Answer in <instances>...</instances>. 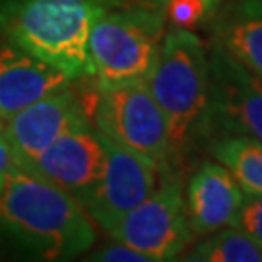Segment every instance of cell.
I'll return each instance as SVG.
<instances>
[{
  "mask_svg": "<svg viewBox=\"0 0 262 262\" xmlns=\"http://www.w3.org/2000/svg\"><path fill=\"white\" fill-rule=\"evenodd\" d=\"M146 84L165 117L175 165L210 146L215 138L210 62L190 29L175 28L161 39Z\"/></svg>",
  "mask_w": 262,
  "mask_h": 262,
  "instance_id": "cell-1",
  "label": "cell"
},
{
  "mask_svg": "<svg viewBox=\"0 0 262 262\" xmlns=\"http://www.w3.org/2000/svg\"><path fill=\"white\" fill-rule=\"evenodd\" d=\"M0 227L47 260L74 258L95 243L94 222L78 198L18 163L0 190Z\"/></svg>",
  "mask_w": 262,
  "mask_h": 262,
  "instance_id": "cell-2",
  "label": "cell"
},
{
  "mask_svg": "<svg viewBox=\"0 0 262 262\" xmlns=\"http://www.w3.org/2000/svg\"><path fill=\"white\" fill-rule=\"evenodd\" d=\"M113 4L115 0H6L0 6V29L8 43L76 80L90 76V31Z\"/></svg>",
  "mask_w": 262,
  "mask_h": 262,
  "instance_id": "cell-3",
  "label": "cell"
},
{
  "mask_svg": "<svg viewBox=\"0 0 262 262\" xmlns=\"http://www.w3.org/2000/svg\"><path fill=\"white\" fill-rule=\"evenodd\" d=\"M165 24V2H138L103 10L88 39L90 76L97 88L142 82L159 53Z\"/></svg>",
  "mask_w": 262,
  "mask_h": 262,
  "instance_id": "cell-4",
  "label": "cell"
},
{
  "mask_svg": "<svg viewBox=\"0 0 262 262\" xmlns=\"http://www.w3.org/2000/svg\"><path fill=\"white\" fill-rule=\"evenodd\" d=\"M92 115L95 128L107 138L146 159L161 175L175 173L165 117L146 80L97 88Z\"/></svg>",
  "mask_w": 262,
  "mask_h": 262,
  "instance_id": "cell-5",
  "label": "cell"
},
{
  "mask_svg": "<svg viewBox=\"0 0 262 262\" xmlns=\"http://www.w3.org/2000/svg\"><path fill=\"white\" fill-rule=\"evenodd\" d=\"M113 239L146 254L150 262L175 260L190 243V225L177 173H165L138 206L109 231Z\"/></svg>",
  "mask_w": 262,
  "mask_h": 262,
  "instance_id": "cell-6",
  "label": "cell"
},
{
  "mask_svg": "<svg viewBox=\"0 0 262 262\" xmlns=\"http://www.w3.org/2000/svg\"><path fill=\"white\" fill-rule=\"evenodd\" d=\"M105 167L99 181L78 202L92 222L109 233L117 222L158 187L161 173L134 151L103 134Z\"/></svg>",
  "mask_w": 262,
  "mask_h": 262,
  "instance_id": "cell-7",
  "label": "cell"
},
{
  "mask_svg": "<svg viewBox=\"0 0 262 262\" xmlns=\"http://www.w3.org/2000/svg\"><path fill=\"white\" fill-rule=\"evenodd\" d=\"M18 165L80 200L103 173V134L84 117L68 126L39 156Z\"/></svg>",
  "mask_w": 262,
  "mask_h": 262,
  "instance_id": "cell-8",
  "label": "cell"
},
{
  "mask_svg": "<svg viewBox=\"0 0 262 262\" xmlns=\"http://www.w3.org/2000/svg\"><path fill=\"white\" fill-rule=\"evenodd\" d=\"M215 136L243 134L262 142V84L220 45L208 55Z\"/></svg>",
  "mask_w": 262,
  "mask_h": 262,
  "instance_id": "cell-9",
  "label": "cell"
},
{
  "mask_svg": "<svg viewBox=\"0 0 262 262\" xmlns=\"http://www.w3.org/2000/svg\"><path fill=\"white\" fill-rule=\"evenodd\" d=\"M84 117L88 115L82 99H78L72 88L66 85L10 117L4 122L2 134L8 140L14 161L26 163Z\"/></svg>",
  "mask_w": 262,
  "mask_h": 262,
  "instance_id": "cell-10",
  "label": "cell"
},
{
  "mask_svg": "<svg viewBox=\"0 0 262 262\" xmlns=\"http://www.w3.org/2000/svg\"><path fill=\"white\" fill-rule=\"evenodd\" d=\"M243 196V188L222 163L204 161L188 181L185 198L192 235L206 237L222 227L233 225Z\"/></svg>",
  "mask_w": 262,
  "mask_h": 262,
  "instance_id": "cell-11",
  "label": "cell"
},
{
  "mask_svg": "<svg viewBox=\"0 0 262 262\" xmlns=\"http://www.w3.org/2000/svg\"><path fill=\"white\" fill-rule=\"evenodd\" d=\"M74 82L70 76L14 43L0 47V119L10 117Z\"/></svg>",
  "mask_w": 262,
  "mask_h": 262,
  "instance_id": "cell-12",
  "label": "cell"
},
{
  "mask_svg": "<svg viewBox=\"0 0 262 262\" xmlns=\"http://www.w3.org/2000/svg\"><path fill=\"white\" fill-rule=\"evenodd\" d=\"M214 43L262 78V0H235L214 21Z\"/></svg>",
  "mask_w": 262,
  "mask_h": 262,
  "instance_id": "cell-13",
  "label": "cell"
},
{
  "mask_svg": "<svg viewBox=\"0 0 262 262\" xmlns=\"http://www.w3.org/2000/svg\"><path fill=\"white\" fill-rule=\"evenodd\" d=\"M208 148L215 161L233 175L243 192H262V142L243 134H220Z\"/></svg>",
  "mask_w": 262,
  "mask_h": 262,
  "instance_id": "cell-14",
  "label": "cell"
},
{
  "mask_svg": "<svg viewBox=\"0 0 262 262\" xmlns=\"http://www.w3.org/2000/svg\"><path fill=\"white\" fill-rule=\"evenodd\" d=\"M194 262H262V245L251 235L229 225L222 227L187 254Z\"/></svg>",
  "mask_w": 262,
  "mask_h": 262,
  "instance_id": "cell-15",
  "label": "cell"
},
{
  "mask_svg": "<svg viewBox=\"0 0 262 262\" xmlns=\"http://www.w3.org/2000/svg\"><path fill=\"white\" fill-rule=\"evenodd\" d=\"M208 14L212 12L206 0H165V16L175 28L190 29L200 24Z\"/></svg>",
  "mask_w": 262,
  "mask_h": 262,
  "instance_id": "cell-16",
  "label": "cell"
},
{
  "mask_svg": "<svg viewBox=\"0 0 262 262\" xmlns=\"http://www.w3.org/2000/svg\"><path fill=\"white\" fill-rule=\"evenodd\" d=\"M233 227L251 235L256 243L262 245V192H245L241 208L235 215Z\"/></svg>",
  "mask_w": 262,
  "mask_h": 262,
  "instance_id": "cell-17",
  "label": "cell"
},
{
  "mask_svg": "<svg viewBox=\"0 0 262 262\" xmlns=\"http://www.w3.org/2000/svg\"><path fill=\"white\" fill-rule=\"evenodd\" d=\"M90 258L105 262H150L146 254H142L140 251H136V249H132V247L121 243L117 239H113L111 243H107L99 251H95Z\"/></svg>",
  "mask_w": 262,
  "mask_h": 262,
  "instance_id": "cell-18",
  "label": "cell"
},
{
  "mask_svg": "<svg viewBox=\"0 0 262 262\" xmlns=\"http://www.w3.org/2000/svg\"><path fill=\"white\" fill-rule=\"evenodd\" d=\"M14 163H16V161H14V154L10 150L8 140L4 138V134H0V190L4 187L6 175H8V171L12 169Z\"/></svg>",
  "mask_w": 262,
  "mask_h": 262,
  "instance_id": "cell-19",
  "label": "cell"
},
{
  "mask_svg": "<svg viewBox=\"0 0 262 262\" xmlns=\"http://www.w3.org/2000/svg\"><path fill=\"white\" fill-rule=\"evenodd\" d=\"M222 2H224V0H206V4H208V8H210V12L217 10V6H220Z\"/></svg>",
  "mask_w": 262,
  "mask_h": 262,
  "instance_id": "cell-20",
  "label": "cell"
},
{
  "mask_svg": "<svg viewBox=\"0 0 262 262\" xmlns=\"http://www.w3.org/2000/svg\"><path fill=\"white\" fill-rule=\"evenodd\" d=\"M2 128H4V122H2V119H0V134H2Z\"/></svg>",
  "mask_w": 262,
  "mask_h": 262,
  "instance_id": "cell-21",
  "label": "cell"
},
{
  "mask_svg": "<svg viewBox=\"0 0 262 262\" xmlns=\"http://www.w3.org/2000/svg\"><path fill=\"white\" fill-rule=\"evenodd\" d=\"M258 80H260V84H262V78H258Z\"/></svg>",
  "mask_w": 262,
  "mask_h": 262,
  "instance_id": "cell-22",
  "label": "cell"
}]
</instances>
